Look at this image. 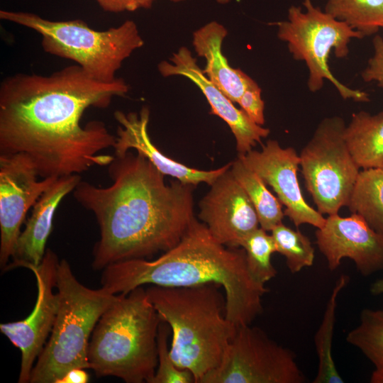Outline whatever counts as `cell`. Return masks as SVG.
<instances>
[{
    "mask_svg": "<svg viewBox=\"0 0 383 383\" xmlns=\"http://www.w3.org/2000/svg\"><path fill=\"white\" fill-rule=\"evenodd\" d=\"M128 90L123 79L99 82L77 65L7 77L0 85V154H25L41 178L108 166L114 156L100 152L113 148L116 135L102 121L81 120L87 109L106 108Z\"/></svg>",
    "mask_w": 383,
    "mask_h": 383,
    "instance_id": "obj_1",
    "label": "cell"
},
{
    "mask_svg": "<svg viewBox=\"0 0 383 383\" xmlns=\"http://www.w3.org/2000/svg\"><path fill=\"white\" fill-rule=\"evenodd\" d=\"M113 156L108 165L109 186L81 180L72 192L99 226L100 238L93 248L94 270L170 250L194 218L195 186L178 179L167 184L165 175L139 152L129 150Z\"/></svg>",
    "mask_w": 383,
    "mask_h": 383,
    "instance_id": "obj_2",
    "label": "cell"
},
{
    "mask_svg": "<svg viewBox=\"0 0 383 383\" xmlns=\"http://www.w3.org/2000/svg\"><path fill=\"white\" fill-rule=\"evenodd\" d=\"M102 270L101 287L113 294H126L144 284H217L224 291L227 318L236 326L251 324L262 313V299L268 291L251 275L245 250L221 244L195 218L180 241L155 260L131 259Z\"/></svg>",
    "mask_w": 383,
    "mask_h": 383,
    "instance_id": "obj_3",
    "label": "cell"
},
{
    "mask_svg": "<svg viewBox=\"0 0 383 383\" xmlns=\"http://www.w3.org/2000/svg\"><path fill=\"white\" fill-rule=\"evenodd\" d=\"M214 283L190 287L151 285L148 299L172 333L170 356L196 383L221 363L237 327L226 316V300Z\"/></svg>",
    "mask_w": 383,
    "mask_h": 383,
    "instance_id": "obj_4",
    "label": "cell"
},
{
    "mask_svg": "<svg viewBox=\"0 0 383 383\" xmlns=\"http://www.w3.org/2000/svg\"><path fill=\"white\" fill-rule=\"evenodd\" d=\"M160 315L138 287L116 294L91 333L87 357L97 377L150 383L157 367Z\"/></svg>",
    "mask_w": 383,
    "mask_h": 383,
    "instance_id": "obj_5",
    "label": "cell"
},
{
    "mask_svg": "<svg viewBox=\"0 0 383 383\" xmlns=\"http://www.w3.org/2000/svg\"><path fill=\"white\" fill-rule=\"evenodd\" d=\"M55 288L59 299L56 318L33 367L30 383H58L72 369H89L87 352L91 333L116 296L103 287L93 289L83 285L65 259L58 265Z\"/></svg>",
    "mask_w": 383,
    "mask_h": 383,
    "instance_id": "obj_6",
    "label": "cell"
},
{
    "mask_svg": "<svg viewBox=\"0 0 383 383\" xmlns=\"http://www.w3.org/2000/svg\"><path fill=\"white\" fill-rule=\"evenodd\" d=\"M0 18L33 30L45 52L74 61L89 77L105 83L115 81L123 61L144 45L131 20L96 30L81 19L51 21L30 12L1 10Z\"/></svg>",
    "mask_w": 383,
    "mask_h": 383,
    "instance_id": "obj_7",
    "label": "cell"
},
{
    "mask_svg": "<svg viewBox=\"0 0 383 383\" xmlns=\"http://www.w3.org/2000/svg\"><path fill=\"white\" fill-rule=\"evenodd\" d=\"M303 5L305 11L301 7L292 6L288 10L287 20L275 24L278 27V38L287 43L293 58L306 63L309 72V89L312 92L320 90L326 79L333 84L343 99L369 101L367 92L351 89L338 80L328 62L332 50L337 57H345L350 40L365 36L345 22L316 7L311 0H304Z\"/></svg>",
    "mask_w": 383,
    "mask_h": 383,
    "instance_id": "obj_8",
    "label": "cell"
},
{
    "mask_svg": "<svg viewBox=\"0 0 383 383\" xmlns=\"http://www.w3.org/2000/svg\"><path fill=\"white\" fill-rule=\"evenodd\" d=\"M341 117L324 118L299 155L305 186L318 211L338 214L348 206L360 172L344 139Z\"/></svg>",
    "mask_w": 383,
    "mask_h": 383,
    "instance_id": "obj_9",
    "label": "cell"
},
{
    "mask_svg": "<svg viewBox=\"0 0 383 383\" xmlns=\"http://www.w3.org/2000/svg\"><path fill=\"white\" fill-rule=\"evenodd\" d=\"M294 353L250 324L237 327L219 365L199 383H303Z\"/></svg>",
    "mask_w": 383,
    "mask_h": 383,
    "instance_id": "obj_10",
    "label": "cell"
},
{
    "mask_svg": "<svg viewBox=\"0 0 383 383\" xmlns=\"http://www.w3.org/2000/svg\"><path fill=\"white\" fill-rule=\"evenodd\" d=\"M38 172L23 153L0 154V265L14 255L26 214L57 177L38 180Z\"/></svg>",
    "mask_w": 383,
    "mask_h": 383,
    "instance_id": "obj_11",
    "label": "cell"
},
{
    "mask_svg": "<svg viewBox=\"0 0 383 383\" xmlns=\"http://www.w3.org/2000/svg\"><path fill=\"white\" fill-rule=\"evenodd\" d=\"M60 260L51 249H46L40 263L29 268L34 274L38 295L34 308L24 319L0 324L1 332L21 353L18 382H30L35 360L51 333L58 310L56 287Z\"/></svg>",
    "mask_w": 383,
    "mask_h": 383,
    "instance_id": "obj_12",
    "label": "cell"
},
{
    "mask_svg": "<svg viewBox=\"0 0 383 383\" xmlns=\"http://www.w3.org/2000/svg\"><path fill=\"white\" fill-rule=\"evenodd\" d=\"M242 162L272 187L287 216L296 226L310 224L321 228L326 218L305 201L297 178L300 158L295 149L283 148L277 140H269L261 150L238 155Z\"/></svg>",
    "mask_w": 383,
    "mask_h": 383,
    "instance_id": "obj_13",
    "label": "cell"
},
{
    "mask_svg": "<svg viewBox=\"0 0 383 383\" xmlns=\"http://www.w3.org/2000/svg\"><path fill=\"white\" fill-rule=\"evenodd\" d=\"M210 186L199 202V219L221 244L241 248L245 238L260 227L253 204L231 167Z\"/></svg>",
    "mask_w": 383,
    "mask_h": 383,
    "instance_id": "obj_14",
    "label": "cell"
},
{
    "mask_svg": "<svg viewBox=\"0 0 383 383\" xmlns=\"http://www.w3.org/2000/svg\"><path fill=\"white\" fill-rule=\"evenodd\" d=\"M316 238L331 270H336L344 257L351 259L363 276L383 269V235L358 214L329 215L317 228Z\"/></svg>",
    "mask_w": 383,
    "mask_h": 383,
    "instance_id": "obj_15",
    "label": "cell"
},
{
    "mask_svg": "<svg viewBox=\"0 0 383 383\" xmlns=\"http://www.w3.org/2000/svg\"><path fill=\"white\" fill-rule=\"evenodd\" d=\"M170 62L162 61L158 70L165 77L180 75L190 79L202 91L211 106V113L222 118L231 128L238 155H245L267 137L270 129L254 123L214 84L199 67L189 50L182 47L172 55Z\"/></svg>",
    "mask_w": 383,
    "mask_h": 383,
    "instance_id": "obj_16",
    "label": "cell"
},
{
    "mask_svg": "<svg viewBox=\"0 0 383 383\" xmlns=\"http://www.w3.org/2000/svg\"><path fill=\"white\" fill-rule=\"evenodd\" d=\"M114 118L118 123L113 148L116 156L123 155L133 149L145 156L165 176H171L182 183L194 186L201 182L212 184L231 167L232 162H229L216 170H201L165 155L152 143L148 134L150 111L146 106L138 113L116 111Z\"/></svg>",
    "mask_w": 383,
    "mask_h": 383,
    "instance_id": "obj_17",
    "label": "cell"
},
{
    "mask_svg": "<svg viewBox=\"0 0 383 383\" xmlns=\"http://www.w3.org/2000/svg\"><path fill=\"white\" fill-rule=\"evenodd\" d=\"M79 174L57 177L32 207L25 228L18 237L11 262L5 270L38 265L45 253L55 211L62 200L72 192L81 181Z\"/></svg>",
    "mask_w": 383,
    "mask_h": 383,
    "instance_id": "obj_18",
    "label": "cell"
},
{
    "mask_svg": "<svg viewBox=\"0 0 383 383\" xmlns=\"http://www.w3.org/2000/svg\"><path fill=\"white\" fill-rule=\"evenodd\" d=\"M227 33L223 25L211 21L194 33L193 45L197 55L206 59L203 72L233 102L238 103L251 77L241 70L231 67L222 53V43Z\"/></svg>",
    "mask_w": 383,
    "mask_h": 383,
    "instance_id": "obj_19",
    "label": "cell"
},
{
    "mask_svg": "<svg viewBox=\"0 0 383 383\" xmlns=\"http://www.w3.org/2000/svg\"><path fill=\"white\" fill-rule=\"evenodd\" d=\"M344 139L360 168L380 167L383 164V111L372 115L360 111L345 126Z\"/></svg>",
    "mask_w": 383,
    "mask_h": 383,
    "instance_id": "obj_20",
    "label": "cell"
},
{
    "mask_svg": "<svg viewBox=\"0 0 383 383\" xmlns=\"http://www.w3.org/2000/svg\"><path fill=\"white\" fill-rule=\"evenodd\" d=\"M348 207L383 235V169L372 167L360 171Z\"/></svg>",
    "mask_w": 383,
    "mask_h": 383,
    "instance_id": "obj_21",
    "label": "cell"
},
{
    "mask_svg": "<svg viewBox=\"0 0 383 383\" xmlns=\"http://www.w3.org/2000/svg\"><path fill=\"white\" fill-rule=\"evenodd\" d=\"M231 170L253 204L260 227L271 231L282 223V204L267 187L265 182L238 157L232 162Z\"/></svg>",
    "mask_w": 383,
    "mask_h": 383,
    "instance_id": "obj_22",
    "label": "cell"
},
{
    "mask_svg": "<svg viewBox=\"0 0 383 383\" xmlns=\"http://www.w3.org/2000/svg\"><path fill=\"white\" fill-rule=\"evenodd\" d=\"M374 366L370 382L383 383V310L365 309L360 323L346 336Z\"/></svg>",
    "mask_w": 383,
    "mask_h": 383,
    "instance_id": "obj_23",
    "label": "cell"
},
{
    "mask_svg": "<svg viewBox=\"0 0 383 383\" xmlns=\"http://www.w3.org/2000/svg\"><path fill=\"white\" fill-rule=\"evenodd\" d=\"M349 277L342 274L336 281L327 302L321 326L315 335V346L318 357V372L313 383H343L332 355V340L335 321L337 299L348 284Z\"/></svg>",
    "mask_w": 383,
    "mask_h": 383,
    "instance_id": "obj_24",
    "label": "cell"
},
{
    "mask_svg": "<svg viewBox=\"0 0 383 383\" xmlns=\"http://www.w3.org/2000/svg\"><path fill=\"white\" fill-rule=\"evenodd\" d=\"M325 11L364 36L383 28V0H327Z\"/></svg>",
    "mask_w": 383,
    "mask_h": 383,
    "instance_id": "obj_25",
    "label": "cell"
},
{
    "mask_svg": "<svg viewBox=\"0 0 383 383\" xmlns=\"http://www.w3.org/2000/svg\"><path fill=\"white\" fill-rule=\"evenodd\" d=\"M270 232L276 252L285 257L287 267L292 273L313 265L314 248L306 235L283 223L276 226Z\"/></svg>",
    "mask_w": 383,
    "mask_h": 383,
    "instance_id": "obj_26",
    "label": "cell"
},
{
    "mask_svg": "<svg viewBox=\"0 0 383 383\" xmlns=\"http://www.w3.org/2000/svg\"><path fill=\"white\" fill-rule=\"evenodd\" d=\"M241 248L245 252L248 270L257 282L265 284L276 276L277 272L271 261L276 246L267 231L259 227L245 238Z\"/></svg>",
    "mask_w": 383,
    "mask_h": 383,
    "instance_id": "obj_27",
    "label": "cell"
},
{
    "mask_svg": "<svg viewBox=\"0 0 383 383\" xmlns=\"http://www.w3.org/2000/svg\"><path fill=\"white\" fill-rule=\"evenodd\" d=\"M170 332L169 325L162 321L157 334V367L150 383H196L190 371L179 368L173 362L168 341Z\"/></svg>",
    "mask_w": 383,
    "mask_h": 383,
    "instance_id": "obj_28",
    "label": "cell"
},
{
    "mask_svg": "<svg viewBox=\"0 0 383 383\" xmlns=\"http://www.w3.org/2000/svg\"><path fill=\"white\" fill-rule=\"evenodd\" d=\"M238 104L254 123L259 126L264 125L265 103L261 97V89L252 78Z\"/></svg>",
    "mask_w": 383,
    "mask_h": 383,
    "instance_id": "obj_29",
    "label": "cell"
},
{
    "mask_svg": "<svg viewBox=\"0 0 383 383\" xmlns=\"http://www.w3.org/2000/svg\"><path fill=\"white\" fill-rule=\"evenodd\" d=\"M372 44L373 55L370 58L368 65L361 75L365 82H375L377 86L383 89V38L375 35Z\"/></svg>",
    "mask_w": 383,
    "mask_h": 383,
    "instance_id": "obj_30",
    "label": "cell"
},
{
    "mask_svg": "<svg viewBox=\"0 0 383 383\" xmlns=\"http://www.w3.org/2000/svg\"><path fill=\"white\" fill-rule=\"evenodd\" d=\"M106 12L120 13L150 9L156 0H94Z\"/></svg>",
    "mask_w": 383,
    "mask_h": 383,
    "instance_id": "obj_31",
    "label": "cell"
},
{
    "mask_svg": "<svg viewBox=\"0 0 383 383\" xmlns=\"http://www.w3.org/2000/svg\"><path fill=\"white\" fill-rule=\"evenodd\" d=\"M83 368H74L68 371L58 382V383H87L89 377Z\"/></svg>",
    "mask_w": 383,
    "mask_h": 383,
    "instance_id": "obj_32",
    "label": "cell"
},
{
    "mask_svg": "<svg viewBox=\"0 0 383 383\" xmlns=\"http://www.w3.org/2000/svg\"><path fill=\"white\" fill-rule=\"evenodd\" d=\"M370 291L374 296L383 294V279H378L370 286Z\"/></svg>",
    "mask_w": 383,
    "mask_h": 383,
    "instance_id": "obj_33",
    "label": "cell"
},
{
    "mask_svg": "<svg viewBox=\"0 0 383 383\" xmlns=\"http://www.w3.org/2000/svg\"><path fill=\"white\" fill-rule=\"evenodd\" d=\"M216 1L219 4H224L228 3L231 0H216Z\"/></svg>",
    "mask_w": 383,
    "mask_h": 383,
    "instance_id": "obj_34",
    "label": "cell"
},
{
    "mask_svg": "<svg viewBox=\"0 0 383 383\" xmlns=\"http://www.w3.org/2000/svg\"><path fill=\"white\" fill-rule=\"evenodd\" d=\"M172 2H174V3H177V2H181V1H185V0H170Z\"/></svg>",
    "mask_w": 383,
    "mask_h": 383,
    "instance_id": "obj_35",
    "label": "cell"
},
{
    "mask_svg": "<svg viewBox=\"0 0 383 383\" xmlns=\"http://www.w3.org/2000/svg\"><path fill=\"white\" fill-rule=\"evenodd\" d=\"M380 168L383 169V164H382V165L380 167Z\"/></svg>",
    "mask_w": 383,
    "mask_h": 383,
    "instance_id": "obj_36",
    "label": "cell"
}]
</instances>
